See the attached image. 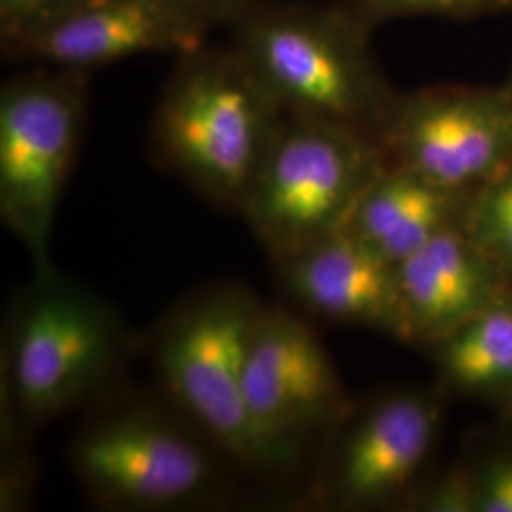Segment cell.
<instances>
[{"instance_id":"cell-16","label":"cell","mask_w":512,"mask_h":512,"mask_svg":"<svg viewBox=\"0 0 512 512\" xmlns=\"http://www.w3.org/2000/svg\"><path fill=\"white\" fill-rule=\"evenodd\" d=\"M463 226L512 279V164L471 196Z\"/></svg>"},{"instance_id":"cell-17","label":"cell","mask_w":512,"mask_h":512,"mask_svg":"<svg viewBox=\"0 0 512 512\" xmlns=\"http://www.w3.org/2000/svg\"><path fill=\"white\" fill-rule=\"evenodd\" d=\"M348 6L378 23L380 19L433 18L471 19L512 10V0H348Z\"/></svg>"},{"instance_id":"cell-19","label":"cell","mask_w":512,"mask_h":512,"mask_svg":"<svg viewBox=\"0 0 512 512\" xmlns=\"http://www.w3.org/2000/svg\"><path fill=\"white\" fill-rule=\"evenodd\" d=\"M82 0H0L2 48L37 33Z\"/></svg>"},{"instance_id":"cell-3","label":"cell","mask_w":512,"mask_h":512,"mask_svg":"<svg viewBox=\"0 0 512 512\" xmlns=\"http://www.w3.org/2000/svg\"><path fill=\"white\" fill-rule=\"evenodd\" d=\"M372 25L351 6L253 0L228 23L230 44L285 116L353 129L378 141L399 92L374 57Z\"/></svg>"},{"instance_id":"cell-2","label":"cell","mask_w":512,"mask_h":512,"mask_svg":"<svg viewBox=\"0 0 512 512\" xmlns=\"http://www.w3.org/2000/svg\"><path fill=\"white\" fill-rule=\"evenodd\" d=\"M76 427L69 465L86 497L112 512L222 509L238 467L160 391L110 389Z\"/></svg>"},{"instance_id":"cell-4","label":"cell","mask_w":512,"mask_h":512,"mask_svg":"<svg viewBox=\"0 0 512 512\" xmlns=\"http://www.w3.org/2000/svg\"><path fill=\"white\" fill-rule=\"evenodd\" d=\"M150 124V154L203 200L241 213L285 114L238 50L177 55Z\"/></svg>"},{"instance_id":"cell-11","label":"cell","mask_w":512,"mask_h":512,"mask_svg":"<svg viewBox=\"0 0 512 512\" xmlns=\"http://www.w3.org/2000/svg\"><path fill=\"white\" fill-rule=\"evenodd\" d=\"M211 27L158 0H82L37 33L4 46L8 59L90 73L133 55L192 52Z\"/></svg>"},{"instance_id":"cell-20","label":"cell","mask_w":512,"mask_h":512,"mask_svg":"<svg viewBox=\"0 0 512 512\" xmlns=\"http://www.w3.org/2000/svg\"><path fill=\"white\" fill-rule=\"evenodd\" d=\"M469 512H512V456L495 458L467 476Z\"/></svg>"},{"instance_id":"cell-9","label":"cell","mask_w":512,"mask_h":512,"mask_svg":"<svg viewBox=\"0 0 512 512\" xmlns=\"http://www.w3.org/2000/svg\"><path fill=\"white\" fill-rule=\"evenodd\" d=\"M439 427L440 404L427 391H393L351 408L329 433L313 503L363 511L410 501Z\"/></svg>"},{"instance_id":"cell-5","label":"cell","mask_w":512,"mask_h":512,"mask_svg":"<svg viewBox=\"0 0 512 512\" xmlns=\"http://www.w3.org/2000/svg\"><path fill=\"white\" fill-rule=\"evenodd\" d=\"M264 304L239 283H215L184 296L148 338L160 391L245 476L293 473L298 459L256 425L245 395L251 336Z\"/></svg>"},{"instance_id":"cell-13","label":"cell","mask_w":512,"mask_h":512,"mask_svg":"<svg viewBox=\"0 0 512 512\" xmlns=\"http://www.w3.org/2000/svg\"><path fill=\"white\" fill-rule=\"evenodd\" d=\"M406 342L431 348L512 294V279L463 226H448L397 264Z\"/></svg>"},{"instance_id":"cell-21","label":"cell","mask_w":512,"mask_h":512,"mask_svg":"<svg viewBox=\"0 0 512 512\" xmlns=\"http://www.w3.org/2000/svg\"><path fill=\"white\" fill-rule=\"evenodd\" d=\"M165 6L181 12L188 18L198 19L211 29L228 25L247 0H158Z\"/></svg>"},{"instance_id":"cell-8","label":"cell","mask_w":512,"mask_h":512,"mask_svg":"<svg viewBox=\"0 0 512 512\" xmlns=\"http://www.w3.org/2000/svg\"><path fill=\"white\" fill-rule=\"evenodd\" d=\"M378 143L389 162L442 188L475 194L512 164L511 88L399 93Z\"/></svg>"},{"instance_id":"cell-22","label":"cell","mask_w":512,"mask_h":512,"mask_svg":"<svg viewBox=\"0 0 512 512\" xmlns=\"http://www.w3.org/2000/svg\"><path fill=\"white\" fill-rule=\"evenodd\" d=\"M507 86H509V88H511V92H512V76H511V80H509V82H507Z\"/></svg>"},{"instance_id":"cell-15","label":"cell","mask_w":512,"mask_h":512,"mask_svg":"<svg viewBox=\"0 0 512 512\" xmlns=\"http://www.w3.org/2000/svg\"><path fill=\"white\" fill-rule=\"evenodd\" d=\"M429 349L450 387L480 397H512V294Z\"/></svg>"},{"instance_id":"cell-7","label":"cell","mask_w":512,"mask_h":512,"mask_svg":"<svg viewBox=\"0 0 512 512\" xmlns=\"http://www.w3.org/2000/svg\"><path fill=\"white\" fill-rule=\"evenodd\" d=\"M88 112V73L38 65L0 88V217L35 262L55 270L50 239Z\"/></svg>"},{"instance_id":"cell-6","label":"cell","mask_w":512,"mask_h":512,"mask_svg":"<svg viewBox=\"0 0 512 512\" xmlns=\"http://www.w3.org/2000/svg\"><path fill=\"white\" fill-rule=\"evenodd\" d=\"M387 158L353 129L285 116L243 215L272 262L348 226Z\"/></svg>"},{"instance_id":"cell-12","label":"cell","mask_w":512,"mask_h":512,"mask_svg":"<svg viewBox=\"0 0 512 512\" xmlns=\"http://www.w3.org/2000/svg\"><path fill=\"white\" fill-rule=\"evenodd\" d=\"M283 289L317 317L406 342L397 264L342 228L274 262Z\"/></svg>"},{"instance_id":"cell-14","label":"cell","mask_w":512,"mask_h":512,"mask_svg":"<svg viewBox=\"0 0 512 512\" xmlns=\"http://www.w3.org/2000/svg\"><path fill=\"white\" fill-rule=\"evenodd\" d=\"M471 196L442 188L387 160L346 228L389 262L399 264L442 230L465 219Z\"/></svg>"},{"instance_id":"cell-10","label":"cell","mask_w":512,"mask_h":512,"mask_svg":"<svg viewBox=\"0 0 512 512\" xmlns=\"http://www.w3.org/2000/svg\"><path fill=\"white\" fill-rule=\"evenodd\" d=\"M245 395L258 429L300 463L311 440L327 437L351 410L315 332L293 311L266 304L249 344Z\"/></svg>"},{"instance_id":"cell-1","label":"cell","mask_w":512,"mask_h":512,"mask_svg":"<svg viewBox=\"0 0 512 512\" xmlns=\"http://www.w3.org/2000/svg\"><path fill=\"white\" fill-rule=\"evenodd\" d=\"M131 353L120 315L99 294L37 274L12 300L0 355V444L86 408L118 384Z\"/></svg>"},{"instance_id":"cell-18","label":"cell","mask_w":512,"mask_h":512,"mask_svg":"<svg viewBox=\"0 0 512 512\" xmlns=\"http://www.w3.org/2000/svg\"><path fill=\"white\" fill-rule=\"evenodd\" d=\"M40 484V463L31 440L0 444V512L29 511Z\"/></svg>"}]
</instances>
